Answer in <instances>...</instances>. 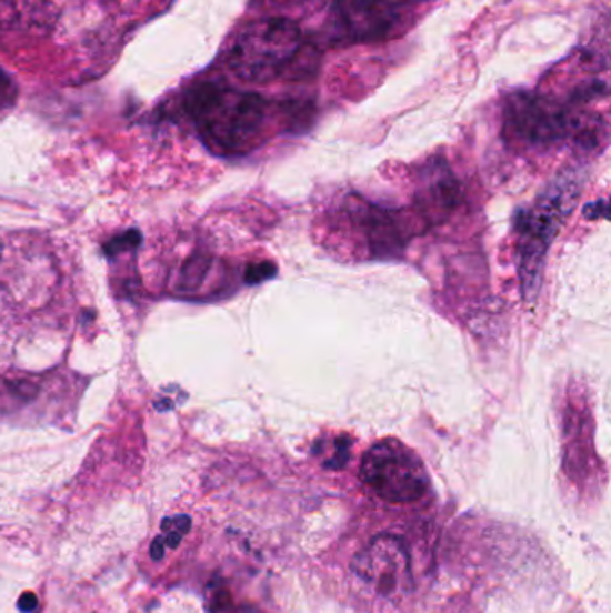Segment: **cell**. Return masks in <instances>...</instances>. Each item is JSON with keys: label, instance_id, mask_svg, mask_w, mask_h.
I'll return each instance as SVG.
<instances>
[{"label": "cell", "instance_id": "6da1fadb", "mask_svg": "<svg viewBox=\"0 0 611 613\" xmlns=\"http://www.w3.org/2000/svg\"><path fill=\"white\" fill-rule=\"evenodd\" d=\"M187 112L207 144L221 153H246L262 137L268 101L253 92L204 83L189 93Z\"/></svg>", "mask_w": 611, "mask_h": 613}, {"label": "cell", "instance_id": "7a4b0ae2", "mask_svg": "<svg viewBox=\"0 0 611 613\" xmlns=\"http://www.w3.org/2000/svg\"><path fill=\"white\" fill-rule=\"evenodd\" d=\"M583 182L575 172L567 171L555 178L540 194L533 207L522 210L517 218L519 233V277L522 294L533 302L542 288L547 253L551 250L555 235L574 212L581 195Z\"/></svg>", "mask_w": 611, "mask_h": 613}, {"label": "cell", "instance_id": "3957f363", "mask_svg": "<svg viewBox=\"0 0 611 613\" xmlns=\"http://www.w3.org/2000/svg\"><path fill=\"white\" fill-rule=\"evenodd\" d=\"M301 31L289 19H262L242 29L228 52V67L246 83H268L297 57Z\"/></svg>", "mask_w": 611, "mask_h": 613}, {"label": "cell", "instance_id": "277c9868", "mask_svg": "<svg viewBox=\"0 0 611 613\" xmlns=\"http://www.w3.org/2000/svg\"><path fill=\"white\" fill-rule=\"evenodd\" d=\"M361 479L382 501L393 504L418 501L429 490V474L420 455L394 438H385L364 454Z\"/></svg>", "mask_w": 611, "mask_h": 613}, {"label": "cell", "instance_id": "5b68a950", "mask_svg": "<svg viewBox=\"0 0 611 613\" xmlns=\"http://www.w3.org/2000/svg\"><path fill=\"white\" fill-rule=\"evenodd\" d=\"M569 117L547 99L531 93L513 96L505 104V139L523 148H545L567 137Z\"/></svg>", "mask_w": 611, "mask_h": 613}, {"label": "cell", "instance_id": "8992f818", "mask_svg": "<svg viewBox=\"0 0 611 613\" xmlns=\"http://www.w3.org/2000/svg\"><path fill=\"white\" fill-rule=\"evenodd\" d=\"M352 571L355 576L367 581L384 597H400L411 592V557L402 540L394 536H377L361 553L353 557Z\"/></svg>", "mask_w": 611, "mask_h": 613}, {"label": "cell", "instance_id": "52a82bcc", "mask_svg": "<svg viewBox=\"0 0 611 613\" xmlns=\"http://www.w3.org/2000/svg\"><path fill=\"white\" fill-rule=\"evenodd\" d=\"M350 214L353 221H359L362 233L367 235L368 250L373 259L397 257L405 248L409 239L405 219L399 218L394 210L370 203H353Z\"/></svg>", "mask_w": 611, "mask_h": 613}, {"label": "cell", "instance_id": "ba28073f", "mask_svg": "<svg viewBox=\"0 0 611 613\" xmlns=\"http://www.w3.org/2000/svg\"><path fill=\"white\" fill-rule=\"evenodd\" d=\"M459 200L461 189L449 165L443 160L427 163L417 194V210L423 223L435 224L449 218Z\"/></svg>", "mask_w": 611, "mask_h": 613}, {"label": "cell", "instance_id": "9c48e42d", "mask_svg": "<svg viewBox=\"0 0 611 613\" xmlns=\"http://www.w3.org/2000/svg\"><path fill=\"white\" fill-rule=\"evenodd\" d=\"M210 268H212V259L207 255L190 257L189 261L183 265L180 274V284L178 288L181 291H196L203 284V280L207 279Z\"/></svg>", "mask_w": 611, "mask_h": 613}, {"label": "cell", "instance_id": "30bf717a", "mask_svg": "<svg viewBox=\"0 0 611 613\" xmlns=\"http://www.w3.org/2000/svg\"><path fill=\"white\" fill-rule=\"evenodd\" d=\"M209 609L210 613H242L233 603L232 592L227 583L221 580H213L209 585Z\"/></svg>", "mask_w": 611, "mask_h": 613}, {"label": "cell", "instance_id": "8fae6325", "mask_svg": "<svg viewBox=\"0 0 611 613\" xmlns=\"http://www.w3.org/2000/svg\"><path fill=\"white\" fill-rule=\"evenodd\" d=\"M162 530L163 534H166V536H162L166 547H178L181 539L189 533L190 519L187 515L174 516V519H166L162 524Z\"/></svg>", "mask_w": 611, "mask_h": 613}, {"label": "cell", "instance_id": "7c38bea8", "mask_svg": "<svg viewBox=\"0 0 611 613\" xmlns=\"http://www.w3.org/2000/svg\"><path fill=\"white\" fill-rule=\"evenodd\" d=\"M140 242H142V235H140L139 230H128V232L122 233L119 238L108 241L102 247V250H104L108 257H113L117 253H121V251L133 250V248L139 247Z\"/></svg>", "mask_w": 611, "mask_h": 613}, {"label": "cell", "instance_id": "4fadbf2b", "mask_svg": "<svg viewBox=\"0 0 611 613\" xmlns=\"http://www.w3.org/2000/svg\"><path fill=\"white\" fill-rule=\"evenodd\" d=\"M17 101V84L13 83L6 70L0 67V110L13 107Z\"/></svg>", "mask_w": 611, "mask_h": 613}, {"label": "cell", "instance_id": "5bb4252c", "mask_svg": "<svg viewBox=\"0 0 611 613\" xmlns=\"http://www.w3.org/2000/svg\"><path fill=\"white\" fill-rule=\"evenodd\" d=\"M277 273L274 265L268 264H250L246 268L244 280L248 284H259L262 280H268L269 277H273Z\"/></svg>", "mask_w": 611, "mask_h": 613}, {"label": "cell", "instance_id": "9a60e30c", "mask_svg": "<svg viewBox=\"0 0 611 613\" xmlns=\"http://www.w3.org/2000/svg\"><path fill=\"white\" fill-rule=\"evenodd\" d=\"M11 388H13L14 395L22 396V399H33L38 393V388L28 381H19L17 384H11Z\"/></svg>", "mask_w": 611, "mask_h": 613}, {"label": "cell", "instance_id": "2e32d148", "mask_svg": "<svg viewBox=\"0 0 611 613\" xmlns=\"http://www.w3.org/2000/svg\"><path fill=\"white\" fill-rule=\"evenodd\" d=\"M20 610L26 613H31L33 610H37L38 606V600L37 595L31 594V592H26V594L20 597L19 603Z\"/></svg>", "mask_w": 611, "mask_h": 613}]
</instances>
